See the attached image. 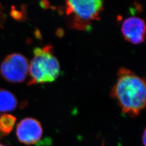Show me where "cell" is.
Segmentation results:
<instances>
[{
	"label": "cell",
	"mask_w": 146,
	"mask_h": 146,
	"mask_svg": "<svg viewBox=\"0 0 146 146\" xmlns=\"http://www.w3.org/2000/svg\"><path fill=\"white\" fill-rule=\"evenodd\" d=\"M104 9V2L101 0L66 1L68 26L78 31H88L93 22L99 20Z\"/></svg>",
	"instance_id": "cell-3"
},
{
	"label": "cell",
	"mask_w": 146,
	"mask_h": 146,
	"mask_svg": "<svg viewBox=\"0 0 146 146\" xmlns=\"http://www.w3.org/2000/svg\"><path fill=\"white\" fill-rule=\"evenodd\" d=\"M29 63L25 56L19 53L8 55L0 66V73L8 82L21 83L23 82L29 72Z\"/></svg>",
	"instance_id": "cell-4"
},
{
	"label": "cell",
	"mask_w": 146,
	"mask_h": 146,
	"mask_svg": "<svg viewBox=\"0 0 146 146\" xmlns=\"http://www.w3.org/2000/svg\"><path fill=\"white\" fill-rule=\"evenodd\" d=\"M33 52L34 57L29 64L30 79L28 85L55 81L60 74L61 68L57 58L54 55L52 46L37 47Z\"/></svg>",
	"instance_id": "cell-2"
},
{
	"label": "cell",
	"mask_w": 146,
	"mask_h": 146,
	"mask_svg": "<svg viewBox=\"0 0 146 146\" xmlns=\"http://www.w3.org/2000/svg\"><path fill=\"white\" fill-rule=\"evenodd\" d=\"M142 141L144 146H146V129L143 131V136H142Z\"/></svg>",
	"instance_id": "cell-9"
},
{
	"label": "cell",
	"mask_w": 146,
	"mask_h": 146,
	"mask_svg": "<svg viewBox=\"0 0 146 146\" xmlns=\"http://www.w3.org/2000/svg\"><path fill=\"white\" fill-rule=\"evenodd\" d=\"M121 31L128 42L134 44H141L146 39V22L139 17H127L121 25Z\"/></svg>",
	"instance_id": "cell-6"
},
{
	"label": "cell",
	"mask_w": 146,
	"mask_h": 146,
	"mask_svg": "<svg viewBox=\"0 0 146 146\" xmlns=\"http://www.w3.org/2000/svg\"><path fill=\"white\" fill-rule=\"evenodd\" d=\"M110 96L123 113L136 117L146 108V78L127 68H120Z\"/></svg>",
	"instance_id": "cell-1"
},
{
	"label": "cell",
	"mask_w": 146,
	"mask_h": 146,
	"mask_svg": "<svg viewBox=\"0 0 146 146\" xmlns=\"http://www.w3.org/2000/svg\"><path fill=\"white\" fill-rule=\"evenodd\" d=\"M18 104L14 95L8 90L0 89V112H9L16 109Z\"/></svg>",
	"instance_id": "cell-7"
},
{
	"label": "cell",
	"mask_w": 146,
	"mask_h": 146,
	"mask_svg": "<svg viewBox=\"0 0 146 146\" xmlns=\"http://www.w3.org/2000/svg\"><path fill=\"white\" fill-rule=\"evenodd\" d=\"M0 146H5V145H1V144H0Z\"/></svg>",
	"instance_id": "cell-10"
},
{
	"label": "cell",
	"mask_w": 146,
	"mask_h": 146,
	"mask_svg": "<svg viewBox=\"0 0 146 146\" xmlns=\"http://www.w3.org/2000/svg\"><path fill=\"white\" fill-rule=\"evenodd\" d=\"M16 118L14 115L5 114L0 117V132L3 135L9 134L15 125Z\"/></svg>",
	"instance_id": "cell-8"
},
{
	"label": "cell",
	"mask_w": 146,
	"mask_h": 146,
	"mask_svg": "<svg viewBox=\"0 0 146 146\" xmlns=\"http://www.w3.org/2000/svg\"><path fill=\"white\" fill-rule=\"evenodd\" d=\"M17 139L22 143L31 145L42 137L43 129L40 122L31 117L25 118L18 123L16 131Z\"/></svg>",
	"instance_id": "cell-5"
}]
</instances>
